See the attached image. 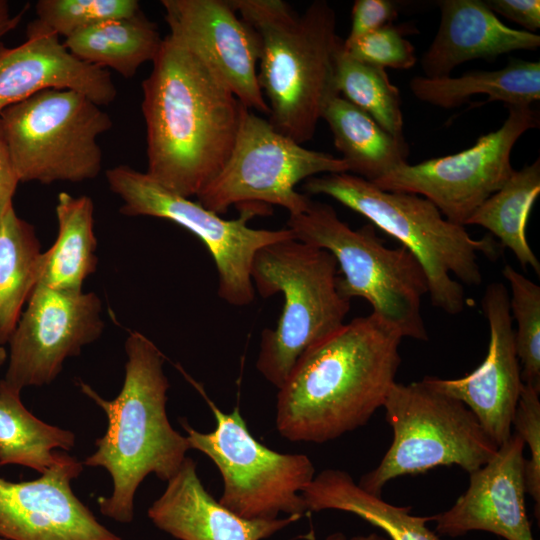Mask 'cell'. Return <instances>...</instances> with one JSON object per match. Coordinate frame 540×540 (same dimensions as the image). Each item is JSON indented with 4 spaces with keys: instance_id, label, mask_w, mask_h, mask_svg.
Returning <instances> with one entry per match:
<instances>
[{
    "instance_id": "d6a6232c",
    "label": "cell",
    "mask_w": 540,
    "mask_h": 540,
    "mask_svg": "<svg viewBox=\"0 0 540 540\" xmlns=\"http://www.w3.org/2000/svg\"><path fill=\"white\" fill-rule=\"evenodd\" d=\"M343 48L354 59L382 68L407 70L417 61L415 48L404 37V29L393 24L368 33L351 43L346 44L343 41Z\"/></svg>"
},
{
    "instance_id": "4316f807",
    "label": "cell",
    "mask_w": 540,
    "mask_h": 540,
    "mask_svg": "<svg viewBox=\"0 0 540 540\" xmlns=\"http://www.w3.org/2000/svg\"><path fill=\"white\" fill-rule=\"evenodd\" d=\"M41 244L12 206L0 220V346L7 344L38 282Z\"/></svg>"
},
{
    "instance_id": "277c9868",
    "label": "cell",
    "mask_w": 540,
    "mask_h": 540,
    "mask_svg": "<svg viewBox=\"0 0 540 540\" xmlns=\"http://www.w3.org/2000/svg\"><path fill=\"white\" fill-rule=\"evenodd\" d=\"M231 2L260 37L258 82L268 121L299 144L311 140L326 105L339 95L336 12L324 0L312 2L302 15L281 0Z\"/></svg>"
},
{
    "instance_id": "60d3db41",
    "label": "cell",
    "mask_w": 540,
    "mask_h": 540,
    "mask_svg": "<svg viewBox=\"0 0 540 540\" xmlns=\"http://www.w3.org/2000/svg\"><path fill=\"white\" fill-rule=\"evenodd\" d=\"M7 359H8V353L6 349L0 346V368L4 365Z\"/></svg>"
},
{
    "instance_id": "836d02e7",
    "label": "cell",
    "mask_w": 540,
    "mask_h": 540,
    "mask_svg": "<svg viewBox=\"0 0 540 540\" xmlns=\"http://www.w3.org/2000/svg\"><path fill=\"white\" fill-rule=\"evenodd\" d=\"M540 390L523 383L512 426L524 445L529 458L525 462L526 493L535 502V515L539 519L540 506Z\"/></svg>"
},
{
    "instance_id": "4fadbf2b",
    "label": "cell",
    "mask_w": 540,
    "mask_h": 540,
    "mask_svg": "<svg viewBox=\"0 0 540 540\" xmlns=\"http://www.w3.org/2000/svg\"><path fill=\"white\" fill-rule=\"evenodd\" d=\"M500 128L456 154L405 163L372 182L382 190L410 193L431 201L449 221L465 226L471 215L515 171L511 152L517 140L538 125L530 106H510Z\"/></svg>"
},
{
    "instance_id": "ac0fdd59",
    "label": "cell",
    "mask_w": 540,
    "mask_h": 540,
    "mask_svg": "<svg viewBox=\"0 0 540 540\" xmlns=\"http://www.w3.org/2000/svg\"><path fill=\"white\" fill-rule=\"evenodd\" d=\"M525 445L512 433L482 467L470 474L467 490L448 510L431 516L440 535L485 531L506 540H535L525 505Z\"/></svg>"
},
{
    "instance_id": "7c38bea8",
    "label": "cell",
    "mask_w": 540,
    "mask_h": 540,
    "mask_svg": "<svg viewBox=\"0 0 540 540\" xmlns=\"http://www.w3.org/2000/svg\"><path fill=\"white\" fill-rule=\"evenodd\" d=\"M348 172L341 157L307 149L243 106L232 152L221 171L196 196L220 215L232 205H278L297 215L312 201L296 185L318 174Z\"/></svg>"
},
{
    "instance_id": "d6986e66",
    "label": "cell",
    "mask_w": 540,
    "mask_h": 540,
    "mask_svg": "<svg viewBox=\"0 0 540 540\" xmlns=\"http://www.w3.org/2000/svg\"><path fill=\"white\" fill-rule=\"evenodd\" d=\"M47 89L80 92L100 106L115 101L110 72L75 57L60 37L37 19L22 44L0 45V112Z\"/></svg>"
},
{
    "instance_id": "cb8c5ba5",
    "label": "cell",
    "mask_w": 540,
    "mask_h": 540,
    "mask_svg": "<svg viewBox=\"0 0 540 540\" xmlns=\"http://www.w3.org/2000/svg\"><path fill=\"white\" fill-rule=\"evenodd\" d=\"M409 87L420 101L444 109L459 107L479 94L507 107L530 106L540 99V62L511 59L498 70L474 71L458 77L416 76Z\"/></svg>"
},
{
    "instance_id": "d4e9b609",
    "label": "cell",
    "mask_w": 540,
    "mask_h": 540,
    "mask_svg": "<svg viewBox=\"0 0 540 540\" xmlns=\"http://www.w3.org/2000/svg\"><path fill=\"white\" fill-rule=\"evenodd\" d=\"M322 119L331 130L348 173L374 182L407 163L409 150L405 140L390 135L342 96L336 95L328 102Z\"/></svg>"
},
{
    "instance_id": "7a4b0ae2",
    "label": "cell",
    "mask_w": 540,
    "mask_h": 540,
    "mask_svg": "<svg viewBox=\"0 0 540 540\" xmlns=\"http://www.w3.org/2000/svg\"><path fill=\"white\" fill-rule=\"evenodd\" d=\"M402 339L371 313L310 347L278 389L279 434L291 442L325 443L365 425L396 382Z\"/></svg>"
},
{
    "instance_id": "6da1fadb",
    "label": "cell",
    "mask_w": 540,
    "mask_h": 540,
    "mask_svg": "<svg viewBox=\"0 0 540 540\" xmlns=\"http://www.w3.org/2000/svg\"><path fill=\"white\" fill-rule=\"evenodd\" d=\"M142 82L146 174L197 196L227 162L244 105L196 54L169 34Z\"/></svg>"
},
{
    "instance_id": "b9f144b4",
    "label": "cell",
    "mask_w": 540,
    "mask_h": 540,
    "mask_svg": "<svg viewBox=\"0 0 540 540\" xmlns=\"http://www.w3.org/2000/svg\"><path fill=\"white\" fill-rule=\"evenodd\" d=\"M0 540H6V539L0 537Z\"/></svg>"
},
{
    "instance_id": "3957f363",
    "label": "cell",
    "mask_w": 540,
    "mask_h": 540,
    "mask_svg": "<svg viewBox=\"0 0 540 540\" xmlns=\"http://www.w3.org/2000/svg\"><path fill=\"white\" fill-rule=\"evenodd\" d=\"M124 347V381L114 399L103 398L84 382L79 386L108 420L105 434L95 442L96 451L83 462L104 468L112 478L111 496L97 500L100 512L114 521L130 523L135 493L142 481L154 474L167 482L180 469L190 446L167 416L170 385L163 370V354L137 331L129 333Z\"/></svg>"
},
{
    "instance_id": "5bb4252c",
    "label": "cell",
    "mask_w": 540,
    "mask_h": 540,
    "mask_svg": "<svg viewBox=\"0 0 540 540\" xmlns=\"http://www.w3.org/2000/svg\"><path fill=\"white\" fill-rule=\"evenodd\" d=\"M104 327L96 293L36 285L9 339L8 366L0 383L18 393L52 383L65 360L96 341Z\"/></svg>"
},
{
    "instance_id": "e0dca14e",
    "label": "cell",
    "mask_w": 540,
    "mask_h": 540,
    "mask_svg": "<svg viewBox=\"0 0 540 540\" xmlns=\"http://www.w3.org/2000/svg\"><path fill=\"white\" fill-rule=\"evenodd\" d=\"M482 305L489 325L488 351L482 363L461 378L427 376L422 381L462 402L500 446L512 435V421L523 381L515 350V330L507 288L500 282L489 284Z\"/></svg>"
},
{
    "instance_id": "f546056e",
    "label": "cell",
    "mask_w": 540,
    "mask_h": 540,
    "mask_svg": "<svg viewBox=\"0 0 540 540\" xmlns=\"http://www.w3.org/2000/svg\"><path fill=\"white\" fill-rule=\"evenodd\" d=\"M335 85L340 96L367 113L390 135L403 137V113L398 88L385 68L354 59L341 39L335 55Z\"/></svg>"
},
{
    "instance_id": "f35d334b",
    "label": "cell",
    "mask_w": 540,
    "mask_h": 540,
    "mask_svg": "<svg viewBox=\"0 0 540 540\" xmlns=\"http://www.w3.org/2000/svg\"><path fill=\"white\" fill-rule=\"evenodd\" d=\"M349 540H388V539L376 533H370L367 535H356V536L351 537Z\"/></svg>"
},
{
    "instance_id": "4dcf8cb0",
    "label": "cell",
    "mask_w": 540,
    "mask_h": 540,
    "mask_svg": "<svg viewBox=\"0 0 540 540\" xmlns=\"http://www.w3.org/2000/svg\"><path fill=\"white\" fill-rule=\"evenodd\" d=\"M502 274L511 289L509 307L517 325L514 338L521 378L540 390V287L508 264Z\"/></svg>"
},
{
    "instance_id": "52a82bcc",
    "label": "cell",
    "mask_w": 540,
    "mask_h": 540,
    "mask_svg": "<svg viewBox=\"0 0 540 540\" xmlns=\"http://www.w3.org/2000/svg\"><path fill=\"white\" fill-rule=\"evenodd\" d=\"M287 228L295 239L334 256L342 274L338 288L344 298L367 300L372 313L403 338L428 340L421 314L422 297L428 293L427 278L404 246H385L371 223L352 229L332 206L313 200L304 212L289 215Z\"/></svg>"
},
{
    "instance_id": "f1b7e54d",
    "label": "cell",
    "mask_w": 540,
    "mask_h": 540,
    "mask_svg": "<svg viewBox=\"0 0 540 540\" xmlns=\"http://www.w3.org/2000/svg\"><path fill=\"white\" fill-rule=\"evenodd\" d=\"M73 432L48 424L23 404L20 393L0 383V466L20 465L44 473L57 451H70Z\"/></svg>"
},
{
    "instance_id": "8d00e7d4",
    "label": "cell",
    "mask_w": 540,
    "mask_h": 540,
    "mask_svg": "<svg viewBox=\"0 0 540 540\" xmlns=\"http://www.w3.org/2000/svg\"><path fill=\"white\" fill-rule=\"evenodd\" d=\"M19 183L0 124V220L13 206V197Z\"/></svg>"
},
{
    "instance_id": "2e32d148",
    "label": "cell",
    "mask_w": 540,
    "mask_h": 540,
    "mask_svg": "<svg viewBox=\"0 0 540 540\" xmlns=\"http://www.w3.org/2000/svg\"><path fill=\"white\" fill-rule=\"evenodd\" d=\"M83 463L58 450L37 479L0 477V537L6 540H122L102 525L74 494L71 483Z\"/></svg>"
},
{
    "instance_id": "ba28073f",
    "label": "cell",
    "mask_w": 540,
    "mask_h": 540,
    "mask_svg": "<svg viewBox=\"0 0 540 540\" xmlns=\"http://www.w3.org/2000/svg\"><path fill=\"white\" fill-rule=\"evenodd\" d=\"M383 408L392 443L378 466L358 483L371 494L381 496L384 486L399 476L438 466L457 465L471 473L489 462L499 447L462 402L422 380L395 382Z\"/></svg>"
},
{
    "instance_id": "44dd1931",
    "label": "cell",
    "mask_w": 540,
    "mask_h": 540,
    "mask_svg": "<svg viewBox=\"0 0 540 540\" xmlns=\"http://www.w3.org/2000/svg\"><path fill=\"white\" fill-rule=\"evenodd\" d=\"M439 7L437 33L420 61L426 77L450 76L462 63L540 46L539 35L505 25L485 1L442 0Z\"/></svg>"
},
{
    "instance_id": "8992f818",
    "label": "cell",
    "mask_w": 540,
    "mask_h": 540,
    "mask_svg": "<svg viewBox=\"0 0 540 540\" xmlns=\"http://www.w3.org/2000/svg\"><path fill=\"white\" fill-rule=\"evenodd\" d=\"M338 264L327 250L295 238L260 249L252 262L254 289L264 298L281 293L284 304L274 329L261 333L256 368L277 389L300 356L339 330L350 300L338 288Z\"/></svg>"
},
{
    "instance_id": "30bf717a",
    "label": "cell",
    "mask_w": 540,
    "mask_h": 540,
    "mask_svg": "<svg viewBox=\"0 0 540 540\" xmlns=\"http://www.w3.org/2000/svg\"><path fill=\"white\" fill-rule=\"evenodd\" d=\"M105 176L110 190L122 201V214L171 221L203 242L218 272V296L230 305L246 306L254 301L251 266L256 253L267 245L295 238L287 227L269 230L248 225L251 218L265 212L263 204H243L238 218L226 220L128 165L110 168Z\"/></svg>"
},
{
    "instance_id": "e575fe53",
    "label": "cell",
    "mask_w": 540,
    "mask_h": 540,
    "mask_svg": "<svg viewBox=\"0 0 540 540\" xmlns=\"http://www.w3.org/2000/svg\"><path fill=\"white\" fill-rule=\"evenodd\" d=\"M398 16V6L391 0H356L351 11L350 32L344 43H351L360 37L393 24Z\"/></svg>"
},
{
    "instance_id": "7402d4cb",
    "label": "cell",
    "mask_w": 540,
    "mask_h": 540,
    "mask_svg": "<svg viewBox=\"0 0 540 540\" xmlns=\"http://www.w3.org/2000/svg\"><path fill=\"white\" fill-rule=\"evenodd\" d=\"M55 213L58 224L53 245L42 253L37 285L58 290L80 291L96 271L97 239L94 204L86 195L61 192Z\"/></svg>"
},
{
    "instance_id": "ab89813d",
    "label": "cell",
    "mask_w": 540,
    "mask_h": 540,
    "mask_svg": "<svg viewBox=\"0 0 540 540\" xmlns=\"http://www.w3.org/2000/svg\"><path fill=\"white\" fill-rule=\"evenodd\" d=\"M326 540H348L341 532H335L327 536Z\"/></svg>"
},
{
    "instance_id": "5b68a950",
    "label": "cell",
    "mask_w": 540,
    "mask_h": 540,
    "mask_svg": "<svg viewBox=\"0 0 540 540\" xmlns=\"http://www.w3.org/2000/svg\"><path fill=\"white\" fill-rule=\"evenodd\" d=\"M303 188L335 199L399 240L422 266L431 303L450 315L467 306L463 284L482 283L478 254L495 259L500 253L494 238H472L465 226L449 221L416 194L382 190L348 172L308 178Z\"/></svg>"
},
{
    "instance_id": "74e56055",
    "label": "cell",
    "mask_w": 540,
    "mask_h": 540,
    "mask_svg": "<svg viewBox=\"0 0 540 540\" xmlns=\"http://www.w3.org/2000/svg\"><path fill=\"white\" fill-rule=\"evenodd\" d=\"M23 11L11 16L9 4L5 0H0V38L13 30L21 21Z\"/></svg>"
},
{
    "instance_id": "603a6c76",
    "label": "cell",
    "mask_w": 540,
    "mask_h": 540,
    "mask_svg": "<svg viewBox=\"0 0 540 540\" xmlns=\"http://www.w3.org/2000/svg\"><path fill=\"white\" fill-rule=\"evenodd\" d=\"M308 511L352 513L383 530L391 540H441L427 527L430 517L410 514L409 507L392 505L362 489L344 470L321 471L302 492Z\"/></svg>"
},
{
    "instance_id": "9a60e30c",
    "label": "cell",
    "mask_w": 540,
    "mask_h": 540,
    "mask_svg": "<svg viewBox=\"0 0 540 540\" xmlns=\"http://www.w3.org/2000/svg\"><path fill=\"white\" fill-rule=\"evenodd\" d=\"M169 35L205 62L249 110L269 115L258 82V33L231 0H162Z\"/></svg>"
},
{
    "instance_id": "1f68e13d",
    "label": "cell",
    "mask_w": 540,
    "mask_h": 540,
    "mask_svg": "<svg viewBox=\"0 0 540 540\" xmlns=\"http://www.w3.org/2000/svg\"><path fill=\"white\" fill-rule=\"evenodd\" d=\"M35 8L36 19L64 40L99 23L141 12L136 0H39Z\"/></svg>"
},
{
    "instance_id": "ffe728a7",
    "label": "cell",
    "mask_w": 540,
    "mask_h": 540,
    "mask_svg": "<svg viewBox=\"0 0 540 540\" xmlns=\"http://www.w3.org/2000/svg\"><path fill=\"white\" fill-rule=\"evenodd\" d=\"M160 530L179 540H264L301 517L245 519L215 500L203 486L196 462L186 457L147 511Z\"/></svg>"
},
{
    "instance_id": "83f0119b",
    "label": "cell",
    "mask_w": 540,
    "mask_h": 540,
    "mask_svg": "<svg viewBox=\"0 0 540 540\" xmlns=\"http://www.w3.org/2000/svg\"><path fill=\"white\" fill-rule=\"evenodd\" d=\"M540 192V159L514 171L507 182L491 195L467 220L466 225L487 229L499 244L513 252L523 268L540 275V263L526 238L532 205Z\"/></svg>"
},
{
    "instance_id": "9c48e42d",
    "label": "cell",
    "mask_w": 540,
    "mask_h": 540,
    "mask_svg": "<svg viewBox=\"0 0 540 540\" xmlns=\"http://www.w3.org/2000/svg\"><path fill=\"white\" fill-rule=\"evenodd\" d=\"M0 124L19 181L52 184L99 175L112 120L80 92L47 89L2 110Z\"/></svg>"
},
{
    "instance_id": "484cf974",
    "label": "cell",
    "mask_w": 540,
    "mask_h": 540,
    "mask_svg": "<svg viewBox=\"0 0 540 540\" xmlns=\"http://www.w3.org/2000/svg\"><path fill=\"white\" fill-rule=\"evenodd\" d=\"M157 25L140 12L133 17L99 23L63 41L78 59L125 78L156 58L162 46Z\"/></svg>"
},
{
    "instance_id": "d590c367",
    "label": "cell",
    "mask_w": 540,
    "mask_h": 540,
    "mask_svg": "<svg viewBox=\"0 0 540 540\" xmlns=\"http://www.w3.org/2000/svg\"><path fill=\"white\" fill-rule=\"evenodd\" d=\"M487 6L499 14L534 33L540 28L539 0H487Z\"/></svg>"
},
{
    "instance_id": "8fae6325",
    "label": "cell",
    "mask_w": 540,
    "mask_h": 540,
    "mask_svg": "<svg viewBox=\"0 0 540 540\" xmlns=\"http://www.w3.org/2000/svg\"><path fill=\"white\" fill-rule=\"evenodd\" d=\"M215 417L213 431L195 430L184 419L190 449L205 454L223 479L219 502L245 519H275L280 513L302 517L307 511L302 492L315 477L305 454L274 451L250 433L238 407L220 410L203 392Z\"/></svg>"
}]
</instances>
